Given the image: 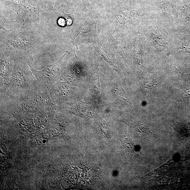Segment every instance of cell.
<instances>
[{"label":"cell","mask_w":190,"mask_h":190,"mask_svg":"<svg viewBox=\"0 0 190 190\" xmlns=\"http://www.w3.org/2000/svg\"><path fill=\"white\" fill-rule=\"evenodd\" d=\"M62 58L54 64L47 66L42 71H36L31 69L38 82L43 86H50L58 80L62 71Z\"/></svg>","instance_id":"6da1fadb"},{"label":"cell","mask_w":190,"mask_h":190,"mask_svg":"<svg viewBox=\"0 0 190 190\" xmlns=\"http://www.w3.org/2000/svg\"><path fill=\"white\" fill-rule=\"evenodd\" d=\"M3 1H6L8 2L12 3L15 4L22 5L25 8L28 9L29 10H32L34 12H36V8L34 7H32L29 5L25 1V0H2Z\"/></svg>","instance_id":"7a4b0ae2"},{"label":"cell","mask_w":190,"mask_h":190,"mask_svg":"<svg viewBox=\"0 0 190 190\" xmlns=\"http://www.w3.org/2000/svg\"><path fill=\"white\" fill-rule=\"evenodd\" d=\"M124 144L125 148L127 149V150L129 151V152H135V150H134V143H133L131 140L128 139V138H125L124 139Z\"/></svg>","instance_id":"3957f363"},{"label":"cell","mask_w":190,"mask_h":190,"mask_svg":"<svg viewBox=\"0 0 190 190\" xmlns=\"http://www.w3.org/2000/svg\"><path fill=\"white\" fill-rule=\"evenodd\" d=\"M72 23L71 18L70 17H62L59 19L58 23L61 26L64 27L67 25H71Z\"/></svg>","instance_id":"277c9868"}]
</instances>
